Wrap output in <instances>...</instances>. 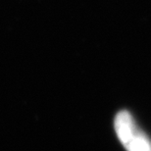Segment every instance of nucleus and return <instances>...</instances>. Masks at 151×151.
<instances>
[{
  "instance_id": "nucleus-1",
  "label": "nucleus",
  "mask_w": 151,
  "mask_h": 151,
  "mask_svg": "<svg viewBox=\"0 0 151 151\" xmlns=\"http://www.w3.org/2000/svg\"><path fill=\"white\" fill-rule=\"evenodd\" d=\"M114 128L127 151H151V138L139 129L129 111L122 110L116 115Z\"/></svg>"
}]
</instances>
